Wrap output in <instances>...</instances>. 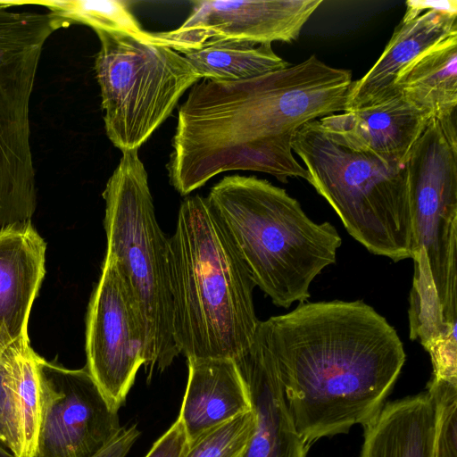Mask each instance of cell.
I'll list each match as a JSON object with an SVG mask.
<instances>
[{"instance_id": "6da1fadb", "label": "cell", "mask_w": 457, "mask_h": 457, "mask_svg": "<svg viewBox=\"0 0 457 457\" xmlns=\"http://www.w3.org/2000/svg\"><path fill=\"white\" fill-rule=\"evenodd\" d=\"M294 426L311 446L379 412L406 355L396 330L361 300L299 303L259 322Z\"/></svg>"}, {"instance_id": "7a4b0ae2", "label": "cell", "mask_w": 457, "mask_h": 457, "mask_svg": "<svg viewBox=\"0 0 457 457\" xmlns=\"http://www.w3.org/2000/svg\"><path fill=\"white\" fill-rule=\"evenodd\" d=\"M314 116L312 90L291 67L242 81L196 82L179 109L167 163L170 182L187 195L228 170L308 181L293 155L292 139Z\"/></svg>"}, {"instance_id": "3957f363", "label": "cell", "mask_w": 457, "mask_h": 457, "mask_svg": "<svg viewBox=\"0 0 457 457\" xmlns=\"http://www.w3.org/2000/svg\"><path fill=\"white\" fill-rule=\"evenodd\" d=\"M176 344L187 360L231 359L252 344L260 320L256 287L206 197L186 198L170 237Z\"/></svg>"}, {"instance_id": "277c9868", "label": "cell", "mask_w": 457, "mask_h": 457, "mask_svg": "<svg viewBox=\"0 0 457 457\" xmlns=\"http://www.w3.org/2000/svg\"><path fill=\"white\" fill-rule=\"evenodd\" d=\"M206 199L255 286L276 306L305 303L313 279L336 262L337 228L312 220L296 199L265 179L226 176Z\"/></svg>"}, {"instance_id": "5b68a950", "label": "cell", "mask_w": 457, "mask_h": 457, "mask_svg": "<svg viewBox=\"0 0 457 457\" xmlns=\"http://www.w3.org/2000/svg\"><path fill=\"white\" fill-rule=\"evenodd\" d=\"M414 263L410 337L431 343L457 327V129L430 121L405 162Z\"/></svg>"}, {"instance_id": "8992f818", "label": "cell", "mask_w": 457, "mask_h": 457, "mask_svg": "<svg viewBox=\"0 0 457 457\" xmlns=\"http://www.w3.org/2000/svg\"><path fill=\"white\" fill-rule=\"evenodd\" d=\"M106 256L123 278L145 338L149 381L180 353L173 335L170 237L160 228L138 150L122 153L103 192Z\"/></svg>"}, {"instance_id": "52a82bcc", "label": "cell", "mask_w": 457, "mask_h": 457, "mask_svg": "<svg viewBox=\"0 0 457 457\" xmlns=\"http://www.w3.org/2000/svg\"><path fill=\"white\" fill-rule=\"evenodd\" d=\"M292 150L308 182L370 253L394 262L411 258V212L405 163L351 149L333 140L318 120L294 135Z\"/></svg>"}, {"instance_id": "ba28073f", "label": "cell", "mask_w": 457, "mask_h": 457, "mask_svg": "<svg viewBox=\"0 0 457 457\" xmlns=\"http://www.w3.org/2000/svg\"><path fill=\"white\" fill-rule=\"evenodd\" d=\"M100 40L95 71L106 135L122 153L138 150L201 78L163 40L95 30Z\"/></svg>"}, {"instance_id": "9c48e42d", "label": "cell", "mask_w": 457, "mask_h": 457, "mask_svg": "<svg viewBox=\"0 0 457 457\" xmlns=\"http://www.w3.org/2000/svg\"><path fill=\"white\" fill-rule=\"evenodd\" d=\"M11 8L0 0V228L36 209L29 103L43 46L62 28L50 12Z\"/></svg>"}, {"instance_id": "30bf717a", "label": "cell", "mask_w": 457, "mask_h": 457, "mask_svg": "<svg viewBox=\"0 0 457 457\" xmlns=\"http://www.w3.org/2000/svg\"><path fill=\"white\" fill-rule=\"evenodd\" d=\"M40 423L34 457H93L120 431L112 408L85 366L64 368L37 356Z\"/></svg>"}, {"instance_id": "8fae6325", "label": "cell", "mask_w": 457, "mask_h": 457, "mask_svg": "<svg viewBox=\"0 0 457 457\" xmlns=\"http://www.w3.org/2000/svg\"><path fill=\"white\" fill-rule=\"evenodd\" d=\"M86 325V367L119 411L144 365L145 338L127 286L108 257L89 301Z\"/></svg>"}, {"instance_id": "7c38bea8", "label": "cell", "mask_w": 457, "mask_h": 457, "mask_svg": "<svg viewBox=\"0 0 457 457\" xmlns=\"http://www.w3.org/2000/svg\"><path fill=\"white\" fill-rule=\"evenodd\" d=\"M321 4L322 0L196 1L180 27L156 34L179 54L214 38L292 42Z\"/></svg>"}, {"instance_id": "4fadbf2b", "label": "cell", "mask_w": 457, "mask_h": 457, "mask_svg": "<svg viewBox=\"0 0 457 457\" xmlns=\"http://www.w3.org/2000/svg\"><path fill=\"white\" fill-rule=\"evenodd\" d=\"M429 9L406 3L405 13L384 52L369 70L353 81L344 112L355 110L398 94L394 84L403 69L420 54L457 31V2H427Z\"/></svg>"}, {"instance_id": "5bb4252c", "label": "cell", "mask_w": 457, "mask_h": 457, "mask_svg": "<svg viewBox=\"0 0 457 457\" xmlns=\"http://www.w3.org/2000/svg\"><path fill=\"white\" fill-rule=\"evenodd\" d=\"M431 118L400 94L318 120L336 142L382 159L405 163Z\"/></svg>"}, {"instance_id": "9a60e30c", "label": "cell", "mask_w": 457, "mask_h": 457, "mask_svg": "<svg viewBox=\"0 0 457 457\" xmlns=\"http://www.w3.org/2000/svg\"><path fill=\"white\" fill-rule=\"evenodd\" d=\"M248 388L255 427L245 457H307L310 446L296 431L274 360L256 336L234 359Z\"/></svg>"}, {"instance_id": "2e32d148", "label": "cell", "mask_w": 457, "mask_h": 457, "mask_svg": "<svg viewBox=\"0 0 457 457\" xmlns=\"http://www.w3.org/2000/svg\"><path fill=\"white\" fill-rule=\"evenodd\" d=\"M46 242L31 222L0 228V353L29 337L30 310L45 276Z\"/></svg>"}, {"instance_id": "e0dca14e", "label": "cell", "mask_w": 457, "mask_h": 457, "mask_svg": "<svg viewBox=\"0 0 457 457\" xmlns=\"http://www.w3.org/2000/svg\"><path fill=\"white\" fill-rule=\"evenodd\" d=\"M188 376L178 418L188 445L252 411L248 388L231 359L187 360Z\"/></svg>"}, {"instance_id": "ac0fdd59", "label": "cell", "mask_w": 457, "mask_h": 457, "mask_svg": "<svg viewBox=\"0 0 457 457\" xmlns=\"http://www.w3.org/2000/svg\"><path fill=\"white\" fill-rule=\"evenodd\" d=\"M364 428L360 457H434L436 405L428 392L384 404Z\"/></svg>"}, {"instance_id": "d6986e66", "label": "cell", "mask_w": 457, "mask_h": 457, "mask_svg": "<svg viewBox=\"0 0 457 457\" xmlns=\"http://www.w3.org/2000/svg\"><path fill=\"white\" fill-rule=\"evenodd\" d=\"M394 90L430 118L455 113L457 31L423 52L403 69L395 81Z\"/></svg>"}, {"instance_id": "ffe728a7", "label": "cell", "mask_w": 457, "mask_h": 457, "mask_svg": "<svg viewBox=\"0 0 457 457\" xmlns=\"http://www.w3.org/2000/svg\"><path fill=\"white\" fill-rule=\"evenodd\" d=\"M203 79L236 82L250 79L289 65L271 44L214 38L181 53Z\"/></svg>"}, {"instance_id": "44dd1931", "label": "cell", "mask_w": 457, "mask_h": 457, "mask_svg": "<svg viewBox=\"0 0 457 457\" xmlns=\"http://www.w3.org/2000/svg\"><path fill=\"white\" fill-rule=\"evenodd\" d=\"M12 7L33 4L46 8L62 22V28L84 24L94 30L127 33L145 41H159L156 33L143 30L120 0H7Z\"/></svg>"}, {"instance_id": "7402d4cb", "label": "cell", "mask_w": 457, "mask_h": 457, "mask_svg": "<svg viewBox=\"0 0 457 457\" xmlns=\"http://www.w3.org/2000/svg\"><path fill=\"white\" fill-rule=\"evenodd\" d=\"M21 421L22 457H34L40 423V391L37 354L29 337L10 345Z\"/></svg>"}, {"instance_id": "603a6c76", "label": "cell", "mask_w": 457, "mask_h": 457, "mask_svg": "<svg viewBox=\"0 0 457 457\" xmlns=\"http://www.w3.org/2000/svg\"><path fill=\"white\" fill-rule=\"evenodd\" d=\"M255 427L252 411L203 434L183 457H245Z\"/></svg>"}, {"instance_id": "cb8c5ba5", "label": "cell", "mask_w": 457, "mask_h": 457, "mask_svg": "<svg viewBox=\"0 0 457 457\" xmlns=\"http://www.w3.org/2000/svg\"><path fill=\"white\" fill-rule=\"evenodd\" d=\"M0 445L22 457L21 421L10 346L0 353Z\"/></svg>"}, {"instance_id": "d4e9b609", "label": "cell", "mask_w": 457, "mask_h": 457, "mask_svg": "<svg viewBox=\"0 0 457 457\" xmlns=\"http://www.w3.org/2000/svg\"><path fill=\"white\" fill-rule=\"evenodd\" d=\"M427 392L436 405L434 457H457V385L431 378Z\"/></svg>"}, {"instance_id": "484cf974", "label": "cell", "mask_w": 457, "mask_h": 457, "mask_svg": "<svg viewBox=\"0 0 457 457\" xmlns=\"http://www.w3.org/2000/svg\"><path fill=\"white\" fill-rule=\"evenodd\" d=\"M188 448L187 435L179 418L152 445L145 457H183Z\"/></svg>"}, {"instance_id": "4316f807", "label": "cell", "mask_w": 457, "mask_h": 457, "mask_svg": "<svg viewBox=\"0 0 457 457\" xmlns=\"http://www.w3.org/2000/svg\"><path fill=\"white\" fill-rule=\"evenodd\" d=\"M139 436L137 424L121 427L118 434L93 457H127Z\"/></svg>"}]
</instances>
